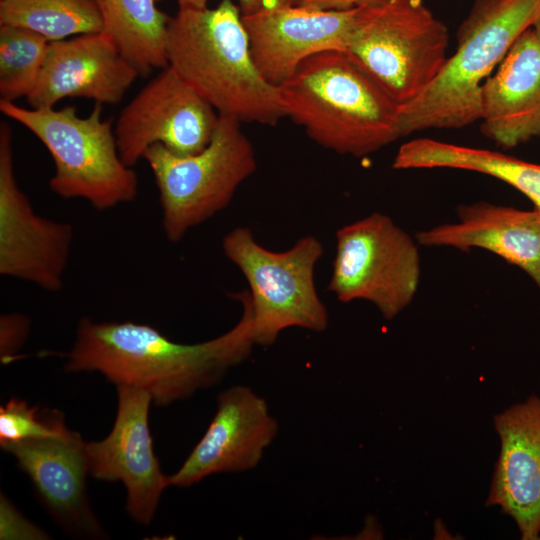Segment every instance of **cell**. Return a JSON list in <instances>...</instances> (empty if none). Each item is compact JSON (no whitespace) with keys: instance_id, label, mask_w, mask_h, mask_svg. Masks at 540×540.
Segmentation results:
<instances>
[{"instance_id":"obj_16","label":"cell","mask_w":540,"mask_h":540,"mask_svg":"<svg viewBox=\"0 0 540 540\" xmlns=\"http://www.w3.org/2000/svg\"><path fill=\"white\" fill-rule=\"evenodd\" d=\"M27 474L37 497L68 532L101 537L104 532L86 493L89 474L86 442L78 432L1 444Z\"/></svg>"},{"instance_id":"obj_24","label":"cell","mask_w":540,"mask_h":540,"mask_svg":"<svg viewBox=\"0 0 540 540\" xmlns=\"http://www.w3.org/2000/svg\"><path fill=\"white\" fill-rule=\"evenodd\" d=\"M64 416L57 409L40 411L26 401L11 398L0 407V445L29 438L56 436L64 433Z\"/></svg>"},{"instance_id":"obj_10","label":"cell","mask_w":540,"mask_h":540,"mask_svg":"<svg viewBox=\"0 0 540 540\" xmlns=\"http://www.w3.org/2000/svg\"><path fill=\"white\" fill-rule=\"evenodd\" d=\"M220 115L177 72L167 66L122 109L114 133L122 160L133 167L160 144L191 155L209 143Z\"/></svg>"},{"instance_id":"obj_23","label":"cell","mask_w":540,"mask_h":540,"mask_svg":"<svg viewBox=\"0 0 540 540\" xmlns=\"http://www.w3.org/2000/svg\"><path fill=\"white\" fill-rule=\"evenodd\" d=\"M49 41L19 26L0 25V100L14 102L34 89Z\"/></svg>"},{"instance_id":"obj_3","label":"cell","mask_w":540,"mask_h":540,"mask_svg":"<svg viewBox=\"0 0 540 540\" xmlns=\"http://www.w3.org/2000/svg\"><path fill=\"white\" fill-rule=\"evenodd\" d=\"M277 87L285 117L337 154L360 158L402 137L401 105L342 51L306 59Z\"/></svg>"},{"instance_id":"obj_1","label":"cell","mask_w":540,"mask_h":540,"mask_svg":"<svg viewBox=\"0 0 540 540\" xmlns=\"http://www.w3.org/2000/svg\"><path fill=\"white\" fill-rule=\"evenodd\" d=\"M242 314L227 332L208 341L183 344L148 324L95 322L82 318L66 359L68 372L97 371L115 385L146 391L154 404L167 406L219 383L246 361L255 346L247 290L230 293Z\"/></svg>"},{"instance_id":"obj_6","label":"cell","mask_w":540,"mask_h":540,"mask_svg":"<svg viewBox=\"0 0 540 540\" xmlns=\"http://www.w3.org/2000/svg\"><path fill=\"white\" fill-rule=\"evenodd\" d=\"M448 46L447 26L423 0H370L356 8L342 52L402 106L436 78Z\"/></svg>"},{"instance_id":"obj_4","label":"cell","mask_w":540,"mask_h":540,"mask_svg":"<svg viewBox=\"0 0 540 540\" xmlns=\"http://www.w3.org/2000/svg\"><path fill=\"white\" fill-rule=\"evenodd\" d=\"M539 17L540 0H474L458 28L455 52L429 86L401 106L402 137L480 120L483 83Z\"/></svg>"},{"instance_id":"obj_2","label":"cell","mask_w":540,"mask_h":540,"mask_svg":"<svg viewBox=\"0 0 540 540\" xmlns=\"http://www.w3.org/2000/svg\"><path fill=\"white\" fill-rule=\"evenodd\" d=\"M168 66L221 116L274 126L285 113L278 87L258 70L235 0L178 8L167 40Z\"/></svg>"},{"instance_id":"obj_9","label":"cell","mask_w":540,"mask_h":540,"mask_svg":"<svg viewBox=\"0 0 540 540\" xmlns=\"http://www.w3.org/2000/svg\"><path fill=\"white\" fill-rule=\"evenodd\" d=\"M420 273L413 238L388 215L374 212L336 232L327 290L343 303L368 301L392 320L413 301Z\"/></svg>"},{"instance_id":"obj_5","label":"cell","mask_w":540,"mask_h":540,"mask_svg":"<svg viewBox=\"0 0 540 540\" xmlns=\"http://www.w3.org/2000/svg\"><path fill=\"white\" fill-rule=\"evenodd\" d=\"M0 111L46 147L55 166L49 187L59 197L84 199L99 211L136 198L137 175L119 154L112 121L102 118V104L85 117L74 106L24 108L1 100Z\"/></svg>"},{"instance_id":"obj_20","label":"cell","mask_w":540,"mask_h":540,"mask_svg":"<svg viewBox=\"0 0 540 540\" xmlns=\"http://www.w3.org/2000/svg\"><path fill=\"white\" fill-rule=\"evenodd\" d=\"M396 170L450 168L486 174L524 194L540 211V164L501 152L430 138L402 144L392 162Z\"/></svg>"},{"instance_id":"obj_14","label":"cell","mask_w":540,"mask_h":540,"mask_svg":"<svg viewBox=\"0 0 540 540\" xmlns=\"http://www.w3.org/2000/svg\"><path fill=\"white\" fill-rule=\"evenodd\" d=\"M139 76L104 32L49 41L38 80L26 97L31 108L54 107L66 97L116 104Z\"/></svg>"},{"instance_id":"obj_7","label":"cell","mask_w":540,"mask_h":540,"mask_svg":"<svg viewBox=\"0 0 540 540\" xmlns=\"http://www.w3.org/2000/svg\"><path fill=\"white\" fill-rule=\"evenodd\" d=\"M241 124L220 115L209 143L195 154L178 155L160 144L144 153L158 188L168 241H181L225 209L240 185L255 173L256 153Z\"/></svg>"},{"instance_id":"obj_26","label":"cell","mask_w":540,"mask_h":540,"mask_svg":"<svg viewBox=\"0 0 540 540\" xmlns=\"http://www.w3.org/2000/svg\"><path fill=\"white\" fill-rule=\"evenodd\" d=\"M0 538L1 539H47L48 535L25 519L9 502L1 495L0 498Z\"/></svg>"},{"instance_id":"obj_30","label":"cell","mask_w":540,"mask_h":540,"mask_svg":"<svg viewBox=\"0 0 540 540\" xmlns=\"http://www.w3.org/2000/svg\"><path fill=\"white\" fill-rule=\"evenodd\" d=\"M533 27L538 32V34L540 35V17L536 20Z\"/></svg>"},{"instance_id":"obj_27","label":"cell","mask_w":540,"mask_h":540,"mask_svg":"<svg viewBox=\"0 0 540 540\" xmlns=\"http://www.w3.org/2000/svg\"><path fill=\"white\" fill-rule=\"evenodd\" d=\"M304 0H236L242 15L261 10L300 6Z\"/></svg>"},{"instance_id":"obj_17","label":"cell","mask_w":540,"mask_h":540,"mask_svg":"<svg viewBox=\"0 0 540 540\" xmlns=\"http://www.w3.org/2000/svg\"><path fill=\"white\" fill-rule=\"evenodd\" d=\"M356 8L312 10L291 6L242 15L253 60L262 76L275 86L287 80L308 58L343 51Z\"/></svg>"},{"instance_id":"obj_21","label":"cell","mask_w":540,"mask_h":540,"mask_svg":"<svg viewBox=\"0 0 540 540\" xmlns=\"http://www.w3.org/2000/svg\"><path fill=\"white\" fill-rule=\"evenodd\" d=\"M158 0H96L102 31L121 54L147 76L168 66L167 40L171 17L157 7Z\"/></svg>"},{"instance_id":"obj_28","label":"cell","mask_w":540,"mask_h":540,"mask_svg":"<svg viewBox=\"0 0 540 540\" xmlns=\"http://www.w3.org/2000/svg\"><path fill=\"white\" fill-rule=\"evenodd\" d=\"M370 0H304L300 6L322 11H345L359 7Z\"/></svg>"},{"instance_id":"obj_31","label":"cell","mask_w":540,"mask_h":540,"mask_svg":"<svg viewBox=\"0 0 540 540\" xmlns=\"http://www.w3.org/2000/svg\"><path fill=\"white\" fill-rule=\"evenodd\" d=\"M538 540H540V534H539Z\"/></svg>"},{"instance_id":"obj_8","label":"cell","mask_w":540,"mask_h":540,"mask_svg":"<svg viewBox=\"0 0 540 540\" xmlns=\"http://www.w3.org/2000/svg\"><path fill=\"white\" fill-rule=\"evenodd\" d=\"M221 246L248 283L255 345L271 346L289 328L316 333L327 329L328 311L314 280L324 252L317 237L303 236L287 250L272 251L259 244L248 227H236Z\"/></svg>"},{"instance_id":"obj_15","label":"cell","mask_w":540,"mask_h":540,"mask_svg":"<svg viewBox=\"0 0 540 540\" xmlns=\"http://www.w3.org/2000/svg\"><path fill=\"white\" fill-rule=\"evenodd\" d=\"M500 448L486 505L515 522L521 539L540 534V397L531 394L494 416Z\"/></svg>"},{"instance_id":"obj_25","label":"cell","mask_w":540,"mask_h":540,"mask_svg":"<svg viewBox=\"0 0 540 540\" xmlns=\"http://www.w3.org/2000/svg\"><path fill=\"white\" fill-rule=\"evenodd\" d=\"M30 331V319L21 313L12 312L0 318V359L8 364L20 358L19 350L26 343Z\"/></svg>"},{"instance_id":"obj_11","label":"cell","mask_w":540,"mask_h":540,"mask_svg":"<svg viewBox=\"0 0 540 540\" xmlns=\"http://www.w3.org/2000/svg\"><path fill=\"white\" fill-rule=\"evenodd\" d=\"M70 223L38 215L19 188L12 131L0 124V274L48 292L62 289L72 250Z\"/></svg>"},{"instance_id":"obj_19","label":"cell","mask_w":540,"mask_h":540,"mask_svg":"<svg viewBox=\"0 0 540 540\" xmlns=\"http://www.w3.org/2000/svg\"><path fill=\"white\" fill-rule=\"evenodd\" d=\"M457 222L419 231L426 247L481 248L522 269L540 290V211L485 201L457 207Z\"/></svg>"},{"instance_id":"obj_12","label":"cell","mask_w":540,"mask_h":540,"mask_svg":"<svg viewBox=\"0 0 540 540\" xmlns=\"http://www.w3.org/2000/svg\"><path fill=\"white\" fill-rule=\"evenodd\" d=\"M117 413L109 435L86 442L89 475L101 481L122 482L127 490L126 511L143 525L152 521L162 492L168 486L153 450L149 429L152 397L146 391L116 385Z\"/></svg>"},{"instance_id":"obj_13","label":"cell","mask_w":540,"mask_h":540,"mask_svg":"<svg viewBox=\"0 0 540 540\" xmlns=\"http://www.w3.org/2000/svg\"><path fill=\"white\" fill-rule=\"evenodd\" d=\"M279 431L267 402L249 386L235 385L217 397L216 412L168 486L190 487L220 473H239L259 465Z\"/></svg>"},{"instance_id":"obj_22","label":"cell","mask_w":540,"mask_h":540,"mask_svg":"<svg viewBox=\"0 0 540 540\" xmlns=\"http://www.w3.org/2000/svg\"><path fill=\"white\" fill-rule=\"evenodd\" d=\"M0 25L24 27L48 41L102 31L96 0H1Z\"/></svg>"},{"instance_id":"obj_18","label":"cell","mask_w":540,"mask_h":540,"mask_svg":"<svg viewBox=\"0 0 540 540\" xmlns=\"http://www.w3.org/2000/svg\"><path fill=\"white\" fill-rule=\"evenodd\" d=\"M481 132L513 148L540 136V35L530 27L482 86Z\"/></svg>"},{"instance_id":"obj_29","label":"cell","mask_w":540,"mask_h":540,"mask_svg":"<svg viewBox=\"0 0 540 540\" xmlns=\"http://www.w3.org/2000/svg\"><path fill=\"white\" fill-rule=\"evenodd\" d=\"M178 8H203L208 6L209 0H176Z\"/></svg>"}]
</instances>
